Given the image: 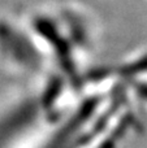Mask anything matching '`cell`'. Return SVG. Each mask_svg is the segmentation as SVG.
<instances>
[{
  "label": "cell",
  "instance_id": "obj_1",
  "mask_svg": "<svg viewBox=\"0 0 147 148\" xmlns=\"http://www.w3.org/2000/svg\"><path fill=\"white\" fill-rule=\"evenodd\" d=\"M0 47L22 66L41 69L44 64V55L29 36L21 34L7 22H0ZM47 60V59H46Z\"/></svg>",
  "mask_w": 147,
  "mask_h": 148
},
{
  "label": "cell",
  "instance_id": "obj_2",
  "mask_svg": "<svg viewBox=\"0 0 147 148\" xmlns=\"http://www.w3.org/2000/svg\"><path fill=\"white\" fill-rule=\"evenodd\" d=\"M124 92L138 113L147 117V74L132 79L124 86Z\"/></svg>",
  "mask_w": 147,
  "mask_h": 148
}]
</instances>
